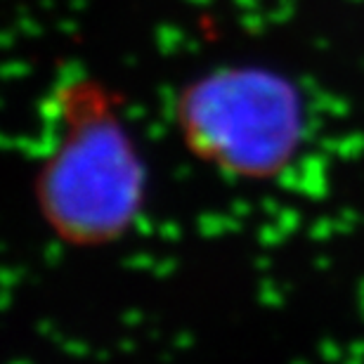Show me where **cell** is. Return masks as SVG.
I'll return each mask as SVG.
<instances>
[{"label": "cell", "mask_w": 364, "mask_h": 364, "mask_svg": "<svg viewBox=\"0 0 364 364\" xmlns=\"http://www.w3.org/2000/svg\"><path fill=\"white\" fill-rule=\"evenodd\" d=\"M53 142L36 178L41 218L71 246L116 242L144 203V164L114 95L71 81L55 95Z\"/></svg>", "instance_id": "6da1fadb"}, {"label": "cell", "mask_w": 364, "mask_h": 364, "mask_svg": "<svg viewBox=\"0 0 364 364\" xmlns=\"http://www.w3.org/2000/svg\"><path fill=\"white\" fill-rule=\"evenodd\" d=\"M176 119L192 154L249 180L282 173L305 135L301 95L265 69H223L196 78L182 90Z\"/></svg>", "instance_id": "7a4b0ae2"}]
</instances>
